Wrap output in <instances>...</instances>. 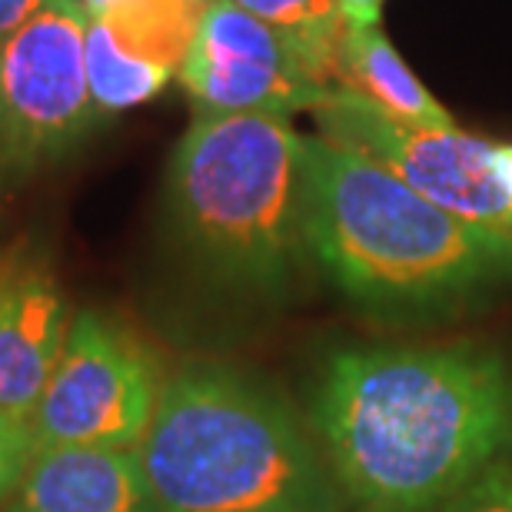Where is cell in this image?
I'll return each instance as SVG.
<instances>
[{
	"label": "cell",
	"mask_w": 512,
	"mask_h": 512,
	"mask_svg": "<svg viewBox=\"0 0 512 512\" xmlns=\"http://www.w3.org/2000/svg\"><path fill=\"white\" fill-rule=\"evenodd\" d=\"M0 266H4V260H0Z\"/></svg>",
	"instance_id": "21"
},
{
	"label": "cell",
	"mask_w": 512,
	"mask_h": 512,
	"mask_svg": "<svg viewBox=\"0 0 512 512\" xmlns=\"http://www.w3.org/2000/svg\"><path fill=\"white\" fill-rule=\"evenodd\" d=\"M310 260L380 323L453 316L512 283V233L449 213L363 153L303 140Z\"/></svg>",
	"instance_id": "2"
},
{
	"label": "cell",
	"mask_w": 512,
	"mask_h": 512,
	"mask_svg": "<svg viewBox=\"0 0 512 512\" xmlns=\"http://www.w3.org/2000/svg\"><path fill=\"white\" fill-rule=\"evenodd\" d=\"M87 84V17L47 0L0 40V187L67 160L100 124Z\"/></svg>",
	"instance_id": "5"
},
{
	"label": "cell",
	"mask_w": 512,
	"mask_h": 512,
	"mask_svg": "<svg viewBox=\"0 0 512 512\" xmlns=\"http://www.w3.org/2000/svg\"><path fill=\"white\" fill-rule=\"evenodd\" d=\"M70 303L47 266H0V413L27 419L44 396L70 333Z\"/></svg>",
	"instance_id": "9"
},
{
	"label": "cell",
	"mask_w": 512,
	"mask_h": 512,
	"mask_svg": "<svg viewBox=\"0 0 512 512\" xmlns=\"http://www.w3.org/2000/svg\"><path fill=\"white\" fill-rule=\"evenodd\" d=\"M496 170H499V180H503L509 203H512V143H496Z\"/></svg>",
	"instance_id": "19"
},
{
	"label": "cell",
	"mask_w": 512,
	"mask_h": 512,
	"mask_svg": "<svg viewBox=\"0 0 512 512\" xmlns=\"http://www.w3.org/2000/svg\"><path fill=\"white\" fill-rule=\"evenodd\" d=\"M333 87L353 90L383 114L406 120V124L456 127L453 114L419 84V77L403 64L380 24H343L333 57Z\"/></svg>",
	"instance_id": "11"
},
{
	"label": "cell",
	"mask_w": 512,
	"mask_h": 512,
	"mask_svg": "<svg viewBox=\"0 0 512 512\" xmlns=\"http://www.w3.org/2000/svg\"><path fill=\"white\" fill-rule=\"evenodd\" d=\"M4 512H160L133 449L34 453Z\"/></svg>",
	"instance_id": "10"
},
{
	"label": "cell",
	"mask_w": 512,
	"mask_h": 512,
	"mask_svg": "<svg viewBox=\"0 0 512 512\" xmlns=\"http://www.w3.org/2000/svg\"><path fill=\"white\" fill-rule=\"evenodd\" d=\"M310 429L346 506L433 512L512 466V370L479 343L346 346L323 363Z\"/></svg>",
	"instance_id": "1"
},
{
	"label": "cell",
	"mask_w": 512,
	"mask_h": 512,
	"mask_svg": "<svg viewBox=\"0 0 512 512\" xmlns=\"http://www.w3.org/2000/svg\"><path fill=\"white\" fill-rule=\"evenodd\" d=\"M160 389L157 363L127 326L97 310L74 313L57 370L27 419L34 453L137 449Z\"/></svg>",
	"instance_id": "6"
},
{
	"label": "cell",
	"mask_w": 512,
	"mask_h": 512,
	"mask_svg": "<svg viewBox=\"0 0 512 512\" xmlns=\"http://www.w3.org/2000/svg\"><path fill=\"white\" fill-rule=\"evenodd\" d=\"M230 4L266 20V24L303 37L316 50V57L326 64L333 80L336 44H340L346 24L340 14V0H230Z\"/></svg>",
	"instance_id": "14"
},
{
	"label": "cell",
	"mask_w": 512,
	"mask_h": 512,
	"mask_svg": "<svg viewBox=\"0 0 512 512\" xmlns=\"http://www.w3.org/2000/svg\"><path fill=\"white\" fill-rule=\"evenodd\" d=\"M303 140L286 114H193L167 163L163 217L207 290L273 306L313 263Z\"/></svg>",
	"instance_id": "3"
},
{
	"label": "cell",
	"mask_w": 512,
	"mask_h": 512,
	"mask_svg": "<svg viewBox=\"0 0 512 512\" xmlns=\"http://www.w3.org/2000/svg\"><path fill=\"white\" fill-rule=\"evenodd\" d=\"M340 14L346 24L373 27L383 17V0H340Z\"/></svg>",
	"instance_id": "18"
},
{
	"label": "cell",
	"mask_w": 512,
	"mask_h": 512,
	"mask_svg": "<svg viewBox=\"0 0 512 512\" xmlns=\"http://www.w3.org/2000/svg\"><path fill=\"white\" fill-rule=\"evenodd\" d=\"M34 459V439L24 419L0 413V509L10 503Z\"/></svg>",
	"instance_id": "15"
},
{
	"label": "cell",
	"mask_w": 512,
	"mask_h": 512,
	"mask_svg": "<svg viewBox=\"0 0 512 512\" xmlns=\"http://www.w3.org/2000/svg\"><path fill=\"white\" fill-rule=\"evenodd\" d=\"M114 4V0H74V7L80 10V14H84L87 20H94V17H100L104 14V10Z\"/></svg>",
	"instance_id": "20"
},
{
	"label": "cell",
	"mask_w": 512,
	"mask_h": 512,
	"mask_svg": "<svg viewBox=\"0 0 512 512\" xmlns=\"http://www.w3.org/2000/svg\"><path fill=\"white\" fill-rule=\"evenodd\" d=\"M210 4L213 0H114L94 20L130 57L180 74Z\"/></svg>",
	"instance_id": "12"
},
{
	"label": "cell",
	"mask_w": 512,
	"mask_h": 512,
	"mask_svg": "<svg viewBox=\"0 0 512 512\" xmlns=\"http://www.w3.org/2000/svg\"><path fill=\"white\" fill-rule=\"evenodd\" d=\"M313 120L326 143L363 153L426 200L512 233V203L496 170V143L459 127L406 124L346 87L326 90Z\"/></svg>",
	"instance_id": "7"
},
{
	"label": "cell",
	"mask_w": 512,
	"mask_h": 512,
	"mask_svg": "<svg viewBox=\"0 0 512 512\" xmlns=\"http://www.w3.org/2000/svg\"><path fill=\"white\" fill-rule=\"evenodd\" d=\"M160 512H346L313 429L263 380L193 360L160 389L133 449Z\"/></svg>",
	"instance_id": "4"
},
{
	"label": "cell",
	"mask_w": 512,
	"mask_h": 512,
	"mask_svg": "<svg viewBox=\"0 0 512 512\" xmlns=\"http://www.w3.org/2000/svg\"><path fill=\"white\" fill-rule=\"evenodd\" d=\"M47 0H0V40L10 37L14 30L37 14Z\"/></svg>",
	"instance_id": "17"
},
{
	"label": "cell",
	"mask_w": 512,
	"mask_h": 512,
	"mask_svg": "<svg viewBox=\"0 0 512 512\" xmlns=\"http://www.w3.org/2000/svg\"><path fill=\"white\" fill-rule=\"evenodd\" d=\"M193 114H286L313 110L333 87L303 37L213 0L180 67Z\"/></svg>",
	"instance_id": "8"
},
{
	"label": "cell",
	"mask_w": 512,
	"mask_h": 512,
	"mask_svg": "<svg viewBox=\"0 0 512 512\" xmlns=\"http://www.w3.org/2000/svg\"><path fill=\"white\" fill-rule=\"evenodd\" d=\"M173 77L177 74L167 67L130 57L97 20H87V84L100 117L124 114L130 107L160 97Z\"/></svg>",
	"instance_id": "13"
},
{
	"label": "cell",
	"mask_w": 512,
	"mask_h": 512,
	"mask_svg": "<svg viewBox=\"0 0 512 512\" xmlns=\"http://www.w3.org/2000/svg\"><path fill=\"white\" fill-rule=\"evenodd\" d=\"M433 512H512V466L496 469Z\"/></svg>",
	"instance_id": "16"
}]
</instances>
